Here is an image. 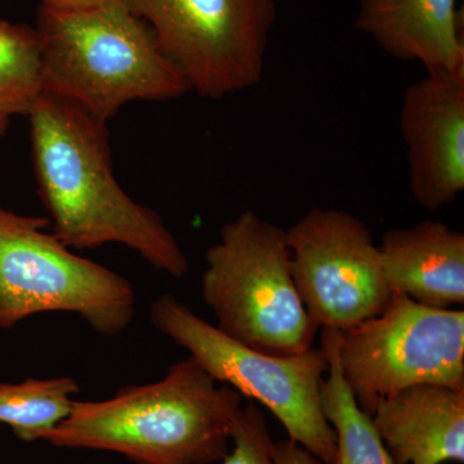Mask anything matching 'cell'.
Masks as SVG:
<instances>
[{
	"mask_svg": "<svg viewBox=\"0 0 464 464\" xmlns=\"http://www.w3.org/2000/svg\"><path fill=\"white\" fill-rule=\"evenodd\" d=\"M27 116L39 197L52 232L67 248L121 244L176 279L190 271L188 256L163 218L116 181L108 123L44 92Z\"/></svg>",
	"mask_w": 464,
	"mask_h": 464,
	"instance_id": "cell-1",
	"label": "cell"
},
{
	"mask_svg": "<svg viewBox=\"0 0 464 464\" xmlns=\"http://www.w3.org/2000/svg\"><path fill=\"white\" fill-rule=\"evenodd\" d=\"M241 399L188 356L154 383L124 387L102 401H74L44 441L114 451L137 464H216L230 451Z\"/></svg>",
	"mask_w": 464,
	"mask_h": 464,
	"instance_id": "cell-2",
	"label": "cell"
},
{
	"mask_svg": "<svg viewBox=\"0 0 464 464\" xmlns=\"http://www.w3.org/2000/svg\"><path fill=\"white\" fill-rule=\"evenodd\" d=\"M42 92L108 123L125 103L169 101L190 91L149 26L123 0L82 12L39 8Z\"/></svg>",
	"mask_w": 464,
	"mask_h": 464,
	"instance_id": "cell-3",
	"label": "cell"
},
{
	"mask_svg": "<svg viewBox=\"0 0 464 464\" xmlns=\"http://www.w3.org/2000/svg\"><path fill=\"white\" fill-rule=\"evenodd\" d=\"M206 262L201 295L219 331L277 356L313 348L319 326L295 288L284 228L244 210L222 226Z\"/></svg>",
	"mask_w": 464,
	"mask_h": 464,
	"instance_id": "cell-4",
	"label": "cell"
},
{
	"mask_svg": "<svg viewBox=\"0 0 464 464\" xmlns=\"http://www.w3.org/2000/svg\"><path fill=\"white\" fill-rule=\"evenodd\" d=\"M151 322L186 348L213 380L266 406L290 441L333 464L335 433L320 404V384L329 371L322 347L293 356L256 350L228 337L169 293L152 302Z\"/></svg>",
	"mask_w": 464,
	"mask_h": 464,
	"instance_id": "cell-5",
	"label": "cell"
},
{
	"mask_svg": "<svg viewBox=\"0 0 464 464\" xmlns=\"http://www.w3.org/2000/svg\"><path fill=\"white\" fill-rule=\"evenodd\" d=\"M43 217L0 206V328L42 313H72L115 337L136 315V293L124 276L79 257Z\"/></svg>",
	"mask_w": 464,
	"mask_h": 464,
	"instance_id": "cell-6",
	"label": "cell"
},
{
	"mask_svg": "<svg viewBox=\"0 0 464 464\" xmlns=\"http://www.w3.org/2000/svg\"><path fill=\"white\" fill-rule=\"evenodd\" d=\"M123 2L199 96L221 100L262 81L277 0Z\"/></svg>",
	"mask_w": 464,
	"mask_h": 464,
	"instance_id": "cell-7",
	"label": "cell"
},
{
	"mask_svg": "<svg viewBox=\"0 0 464 464\" xmlns=\"http://www.w3.org/2000/svg\"><path fill=\"white\" fill-rule=\"evenodd\" d=\"M338 357L369 415L381 399L408 387L464 389V311L424 306L391 292L381 314L338 331Z\"/></svg>",
	"mask_w": 464,
	"mask_h": 464,
	"instance_id": "cell-8",
	"label": "cell"
},
{
	"mask_svg": "<svg viewBox=\"0 0 464 464\" xmlns=\"http://www.w3.org/2000/svg\"><path fill=\"white\" fill-rule=\"evenodd\" d=\"M285 232L295 288L319 329L343 331L389 304L380 248L362 219L316 207Z\"/></svg>",
	"mask_w": 464,
	"mask_h": 464,
	"instance_id": "cell-9",
	"label": "cell"
},
{
	"mask_svg": "<svg viewBox=\"0 0 464 464\" xmlns=\"http://www.w3.org/2000/svg\"><path fill=\"white\" fill-rule=\"evenodd\" d=\"M400 130L415 203L430 210L450 206L464 190V69L427 72L409 85Z\"/></svg>",
	"mask_w": 464,
	"mask_h": 464,
	"instance_id": "cell-10",
	"label": "cell"
},
{
	"mask_svg": "<svg viewBox=\"0 0 464 464\" xmlns=\"http://www.w3.org/2000/svg\"><path fill=\"white\" fill-rule=\"evenodd\" d=\"M371 417L396 464L464 462V389L408 387L381 399Z\"/></svg>",
	"mask_w": 464,
	"mask_h": 464,
	"instance_id": "cell-11",
	"label": "cell"
},
{
	"mask_svg": "<svg viewBox=\"0 0 464 464\" xmlns=\"http://www.w3.org/2000/svg\"><path fill=\"white\" fill-rule=\"evenodd\" d=\"M382 271L392 292L436 308L464 304V234L440 221L384 232Z\"/></svg>",
	"mask_w": 464,
	"mask_h": 464,
	"instance_id": "cell-12",
	"label": "cell"
},
{
	"mask_svg": "<svg viewBox=\"0 0 464 464\" xmlns=\"http://www.w3.org/2000/svg\"><path fill=\"white\" fill-rule=\"evenodd\" d=\"M458 0H362L355 27L390 56L415 61L427 72L464 69Z\"/></svg>",
	"mask_w": 464,
	"mask_h": 464,
	"instance_id": "cell-13",
	"label": "cell"
},
{
	"mask_svg": "<svg viewBox=\"0 0 464 464\" xmlns=\"http://www.w3.org/2000/svg\"><path fill=\"white\" fill-rule=\"evenodd\" d=\"M322 348L329 362L328 377L320 384L324 417L335 433L333 464H396L384 447L373 420L357 404L338 357V331L323 329Z\"/></svg>",
	"mask_w": 464,
	"mask_h": 464,
	"instance_id": "cell-14",
	"label": "cell"
},
{
	"mask_svg": "<svg viewBox=\"0 0 464 464\" xmlns=\"http://www.w3.org/2000/svg\"><path fill=\"white\" fill-rule=\"evenodd\" d=\"M78 382L69 377L0 383V423L25 442L44 440L72 411Z\"/></svg>",
	"mask_w": 464,
	"mask_h": 464,
	"instance_id": "cell-15",
	"label": "cell"
},
{
	"mask_svg": "<svg viewBox=\"0 0 464 464\" xmlns=\"http://www.w3.org/2000/svg\"><path fill=\"white\" fill-rule=\"evenodd\" d=\"M42 93L41 42L36 27L0 21V108L27 115Z\"/></svg>",
	"mask_w": 464,
	"mask_h": 464,
	"instance_id": "cell-16",
	"label": "cell"
},
{
	"mask_svg": "<svg viewBox=\"0 0 464 464\" xmlns=\"http://www.w3.org/2000/svg\"><path fill=\"white\" fill-rule=\"evenodd\" d=\"M232 451L219 464H275L264 411L256 402L241 406L235 418Z\"/></svg>",
	"mask_w": 464,
	"mask_h": 464,
	"instance_id": "cell-17",
	"label": "cell"
},
{
	"mask_svg": "<svg viewBox=\"0 0 464 464\" xmlns=\"http://www.w3.org/2000/svg\"><path fill=\"white\" fill-rule=\"evenodd\" d=\"M273 458L275 464H324L306 449L289 439L274 442Z\"/></svg>",
	"mask_w": 464,
	"mask_h": 464,
	"instance_id": "cell-18",
	"label": "cell"
},
{
	"mask_svg": "<svg viewBox=\"0 0 464 464\" xmlns=\"http://www.w3.org/2000/svg\"><path fill=\"white\" fill-rule=\"evenodd\" d=\"M41 7L61 12L88 11L106 5L110 0H41Z\"/></svg>",
	"mask_w": 464,
	"mask_h": 464,
	"instance_id": "cell-19",
	"label": "cell"
},
{
	"mask_svg": "<svg viewBox=\"0 0 464 464\" xmlns=\"http://www.w3.org/2000/svg\"><path fill=\"white\" fill-rule=\"evenodd\" d=\"M11 118L12 116L5 109L0 108V136L7 132Z\"/></svg>",
	"mask_w": 464,
	"mask_h": 464,
	"instance_id": "cell-20",
	"label": "cell"
}]
</instances>
